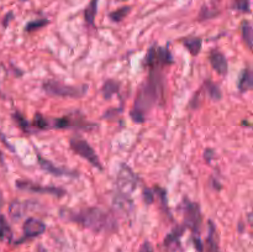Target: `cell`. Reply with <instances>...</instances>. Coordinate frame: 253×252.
Here are the masks:
<instances>
[{"label":"cell","instance_id":"obj_1","mask_svg":"<svg viewBox=\"0 0 253 252\" xmlns=\"http://www.w3.org/2000/svg\"><path fill=\"white\" fill-rule=\"evenodd\" d=\"M163 67H150V74L145 83L138 89L133 103L132 110L130 111L131 120L136 124H143L146 120V114L155 106L165 93V79L162 74Z\"/></svg>","mask_w":253,"mask_h":252},{"label":"cell","instance_id":"obj_2","mask_svg":"<svg viewBox=\"0 0 253 252\" xmlns=\"http://www.w3.org/2000/svg\"><path fill=\"white\" fill-rule=\"evenodd\" d=\"M66 217L69 221L79 224L85 229L94 232L114 231L116 227V221L110 212L105 211L101 208L90 207L78 211H66Z\"/></svg>","mask_w":253,"mask_h":252},{"label":"cell","instance_id":"obj_3","mask_svg":"<svg viewBox=\"0 0 253 252\" xmlns=\"http://www.w3.org/2000/svg\"><path fill=\"white\" fill-rule=\"evenodd\" d=\"M44 93L51 96H61V98H83L89 90L88 84L82 85H68L57 81H46L42 84Z\"/></svg>","mask_w":253,"mask_h":252},{"label":"cell","instance_id":"obj_4","mask_svg":"<svg viewBox=\"0 0 253 252\" xmlns=\"http://www.w3.org/2000/svg\"><path fill=\"white\" fill-rule=\"evenodd\" d=\"M49 128H58V130H64V128H77V130H91L96 125L88 123L84 119V115L79 113L68 114L62 118L48 119Z\"/></svg>","mask_w":253,"mask_h":252},{"label":"cell","instance_id":"obj_5","mask_svg":"<svg viewBox=\"0 0 253 252\" xmlns=\"http://www.w3.org/2000/svg\"><path fill=\"white\" fill-rule=\"evenodd\" d=\"M182 209L183 216H184V224L183 225L187 229L192 230L193 235H198L199 236V232L203 224L202 210H200L199 204L192 202L188 198H184L182 202Z\"/></svg>","mask_w":253,"mask_h":252},{"label":"cell","instance_id":"obj_6","mask_svg":"<svg viewBox=\"0 0 253 252\" xmlns=\"http://www.w3.org/2000/svg\"><path fill=\"white\" fill-rule=\"evenodd\" d=\"M116 190L119 194L126 198H131L138 184V177L127 165H121L116 177Z\"/></svg>","mask_w":253,"mask_h":252},{"label":"cell","instance_id":"obj_7","mask_svg":"<svg viewBox=\"0 0 253 252\" xmlns=\"http://www.w3.org/2000/svg\"><path fill=\"white\" fill-rule=\"evenodd\" d=\"M69 146H71L72 151L77 155L81 156L82 158L88 161L93 167L98 168V169H101V163L99 161L98 155L94 151V148L89 145V142L84 138L78 137V136H74V137L71 138L69 141Z\"/></svg>","mask_w":253,"mask_h":252},{"label":"cell","instance_id":"obj_8","mask_svg":"<svg viewBox=\"0 0 253 252\" xmlns=\"http://www.w3.org/2000/svg\"><path fill=\"white\" fill-rule=\"evenodd\" d=\"M15 185H16V188H19V189L26 190V192L46 193V194H51L58 198H62L63 195H66V190L62 189V188L53 187V185H47V187H43V185L37 184V183L31 182V180H16Z\"/></svg>","mask_w":253,"mask_h":252},{"label":"cell","instance_id":"obj_9","mask_svg":"<svg viewBox=\"0 0 253 252\" xmlns=\"http://www.w3.org/2000/svg\"><path fill=\"white\" fill-rule=\"evenodd\" d=\"M46 231V224L36 217H27L22 225V239L19 242L25 241V240L34 239V237L40 236Z\"/></svg>","mask_w":253,"mask_h":252},{"label":"cell","instance_id":"obj_10","mask_svg":"<svg viewBox=\"0 0 253 252\" xmlns=\"http://www.w3.org/2000/svg\"><path fill=\"white\" fill-rule=\"evenodd\" d=\"M187 227L184 225H177L167 236L163 240V246L166 247L167 252H183L182 245H180V237L184 234Z\"/></svg>","mask_w":253,"mask_h":252},{"label":"cell","instance_id":"obj_11","mask_svg":"<svg viewBox=\"0 0 253 252\" xmlns=\"http://www.w3.org/2000/svg\"><path fill=\"white\" fill-rule=\"evenodd\" d=\"M37 160H39L40 167L43 170H46L47 173H51V174L57 175V177H61V175H66V177H78L76 172L67 169V168H62L59 167V166H54L53 163L49 162L48 160L42 158V156L40 155V153L37 155Z\"/></svg>","mask_w":253,"mask_h":252},{"label":"cell","instance_id":"obj_12","mask_svg":"<svg viewBox=\"0 0 253 252\" xmlns=\"http://www.w3.org/2000/svg\"><path fill=\"white\" fill-rule=\"evenodd\" d=\"M209 62L211 64L212 69L216 72L220 76H226L227 71H229V63H227V58L225 57L224 53L219 51H212L209 54Z\"/></svg>","mask_w":253,"mask_h":252},{"label":"cell","instance_id":"obj_13","mask_svg":"<svg viewBox=\"0 0 253 252\" xmlns=\"http://www.w3.org/2000/svg\"><path fill=\"white\" fill-rule=\"evenodd\" d=\"M237 88L241 93H246V91L251 90L253 88V74L251 68H245L240 73L239 81H237Z\"/></svg>","mask_w":253,"mask_h":252},{"label":"cell","instance_id":"obj_14","mask_svg":"<svg viewBox=\"0 0 253 252\" xmlns=\"http://www.w3.org/2000/svg\"><path fill=\"white\" fill-rule=\"evenodd\" d=\"M29 203L26 202H19V200H14L10 203L9 205V214L14 220H19L25 215V212L29 209Z\"/></svg>","mask_w":253,"mask_h":252},{"label":"cell","instance_id":"obj_15","mask_svg":"<svg viewBox=\"0 0 253 252\" xmlns=\"http://www.w3.org/2000/svg\"><path fill=\"white\" fill-rule=\"evenodd\" d=\"M207 252H221L216 236V227L214 222L209 221V234L207 237Z\"/></svg>","mask_w":253,"mask_h":252},{"label":"cell","instance_id":"obj_16","mask_svg":"<svg viewBox=\"0 0 253 252\" xmlns=\"http://www.w3.org/2000/svg\"><path fill=\"white\" fill-rule=\"evenodd\" d=\"M183 44H184V47L189 51V53L192 56H198L200 53V51H202L203 40L200 37L189 36L183 39Z\"/></svg>","mask_w":253,"mask_h":252},{"label":"cell","instance_id":"obj_17","mask_svg":"<svg viewBox=\"0 0 253 252\" xmlns=\"http://www.w3.org/2000/svg\"><path fill=\"white\" fill-rule=\"evenodd\" d=\"M119 90H120V83L114 81V79H108L101 86V93H103L104 99H106V100L113 98L115 94L119 93Z\"/></svg>","mask_w":253,"mask_h":252},{"label":"cell","instance_id":"obj_18","mask_svg":"<svg viewBox=\"0 0 253 252\" xmlns=\"http://www.w3.org/2000/svg\"><path fill=\"white\" fill-rule=\"evenodd\" d=\"M241 35H242V40H244L245 43L247 44L250 49H252L253 47V29L251 22L245 20L242 21L241 24Z\"/></svg>","mask_w":253,"mask_h":252},{"label":"cell","instance_id":"obj_19","mask_svg":"<svg viewBox=\"0 0 253 252\" xmlns=\"http://www.w3.org/2000/svg\"><path fill=\"white\" fill-rule=\"evenodd\" d=\"M98 2L99 0H90L88 6L84 10V20L88 25L94 26V21H95V15L98 11Z\"/></svg>","mask_w":253,"mask_h":252},{"label":"cell","instance_id":"obj_20","mask_svg":"<svg viewBox=\"0 0 253 252\" xmlns=\"http://www.w3.org/2000/svg\"><path fill=\"white\" fill-rule=\"evenodd\" d=\"M12 239V231L9 222L6 221V217L0 214V240H10Z\"/></svg>","mask_w":253,"mask_h":252},{"label":"cell","instance_id":"obj_21","mask_svg":"<svg viewBox=\"0 0 253 252\" xmlns=\"http://www.w3.org/2000/svg\"><path fill=\"white\" fill-rule=\"evenodd\" d=\"M205 86H207L208 93H209L210 98H211L212 100L217 101V100H220V99L222 98V91H221V89H220V86L217 85L216 83H214V82L207 81V82H205Z\"/></svg>","mask_w":253,"mask_h":252},{"label":"cell","instance_id":"obj_22","mask_svg":"<svg viewBox=\"0 0 253 252\" xmlns=\"http://www.w3.org/2000/svg\"><path fill=\"white\" fill-rule=\"evenodd\" d=\"M130 11H131V6H123V7H120V9L115 10V11L110 12L109 17H110V20L113 22H120V21H123L126 16H127L128 12Z\"/></svg>","mask_w":253,"mask_h":252},{"label":"cell","instance_id":"obj_23","mask_svg":"<svg viewBox=\"0 0 253 252\" xmlns=\"http://www.w3.org/2000/svg\"><path fill=\"white\" fill-rule=\"evenodd\" d=\"M32 127H35L36 130H48V119H46L39 113L35 114L34 121H32Z\"/></svg>","mask_w":253,"mask_h":252},{"label":"cell","instance_id":"obj_24","mask_svg":"<svg viewBox=\"0 0 253 252\" xmlns=\"http://www.w3.org/2000/svg\"><path fill=\"white\" fill-rule=\"evenodd\" d=\"M48 20L47 19H37V20H32V21L27 22L26 26H25V31L26 32H32L36 31V30L41 29V27H44L46 25H48Z\"/></svg>","mask_w":253,"mask_h":252},{"label":"cell","instance_id":"obj_25","mask_svg":"<svg viewBox=\"0 0 253 252\" xmlns=\"http://www.w3.org/2000/svg\"><path fill=\"white\" fill-rule=\"evenodd\" d=\"M12 118H14V120L19 124V126L25 131V132L27 133L31 132V126H30V124L27 123L26 119L22 118V115H20L19 113H15L14 115H12Z\"/></svg>","mask_w":253,"mask_h":252},{"label":"cell","instance_id":"obj_26","mask_svg":"<svg viewBox=\"0 0 253 252\" xmlns=\"http://www.w3.org/2000/svg\"><path fill=\"white\" fill-rule=\"evenodd\" d=\"M142 195H143V200H145V203L147 205L152 204V203L155 202V193H153V190L150 189V188L147 187L143 188Z\"/></svg>","mask_w":253,"mask_h":252},{"label":"cell","instance_id":"obj_27","mask_svg":"<svg viewBox=\"0 0 253 252\" xmlns=\"http://www.w3.org/2000/svg\"><path fill=\"white\" fill-rule=\"evenodd\" d=\"M237 10L244 12H250V0H236V4H235Z\"/></svg>","mask_w":253,"mask_h":252},{"label":"cell","instance_id":"obj_28","mask_svg":"<svg viewBox=\"0 0 253 252\" xmlns=\"http://www.w3.org/2000/svg\"><path fill=\"white\" fill-rule=\"evenodd\" d=\"M193 242H194V246L195 249L198 250V252L204 251V244H203V241L200 240V237L198 236V235H194V236H193Z\"/></svg>","mask_w":253,"mask_h":252},{"label":"cell","instance_id":"obj_29","mask_svg":"<svg viewBox=\"0 0 253 252\" xmlns=\"http://www.w3.org/2000/svg\"><path fill=\"white\" fill-rule=\"evenodd\" d=\"M138 252H155V250H153V246L151 245L150 241H145L142 245H141Z\"/></svg>","mask_w":253,"mask_h":252},{"label":"cell","instance_id":"obj_30","mask_svg":"<svg viewBox=\"0 0 253 252\" xmlns=\"http://www.w3.org/2000/svg\"><path fill=\"white\" fill-rule=\"evenodd\" d=\"M214 150H211V148H207V150L204 151V158L207 160L208 163H210L211 158L214 157Z\"/></svg>","mask_w":253,"mask_h":252},{"label":"cell","instance_id":"obj_31","mask_svg":"<svg viewBox=\"0 0 253 252\" xmlns=\"http://www.w3.org/2000/svg\"><path fill=\"white\" fill-rule=\"evenodd\" d=\"M10 19H12V12H9V14H7V16H5L4 26H7V25H9V20Z\"/></svg>","mask_w":253,"mask_h":252},{"label":"cell","instance_id":"obj_32","mask_svg":"<svg viewBox=\"0 0 253 252\" xmlns=\"http://www.w3.org/2000/svg\"><path fill=\"white\" fill-rule=\"evenodd\" d=\"M2 205H4V198H2V193L1 190H0V210H1Z\"/></svg>","mask_w":253,"mask_h":252},{"label":"cell","instance_id":"obj_33","mask_svg":"<svg viewBox=\"0 0 253 252\" xmlns=\"http://www.w3.org/2000/svg\"><path fill=\"white\" fill-rule=\"evenodd\" d=\"M21 1H26V0H21Z\"/></svg>","mask_w":253,"mask_h":252},{"label":"cell","instance_id":"obj_34","mask_svg":"<svg viewBox=\"0 0 253 252\" xmlns=\"http://www.w3.org/2000/svg\"><path fill=\"white\" fill-rule=\"evenodd\" d=\"M119 1H124V0H119Z\"/></svg>","mask_w":253,"mask_h":252}]
</instances>
